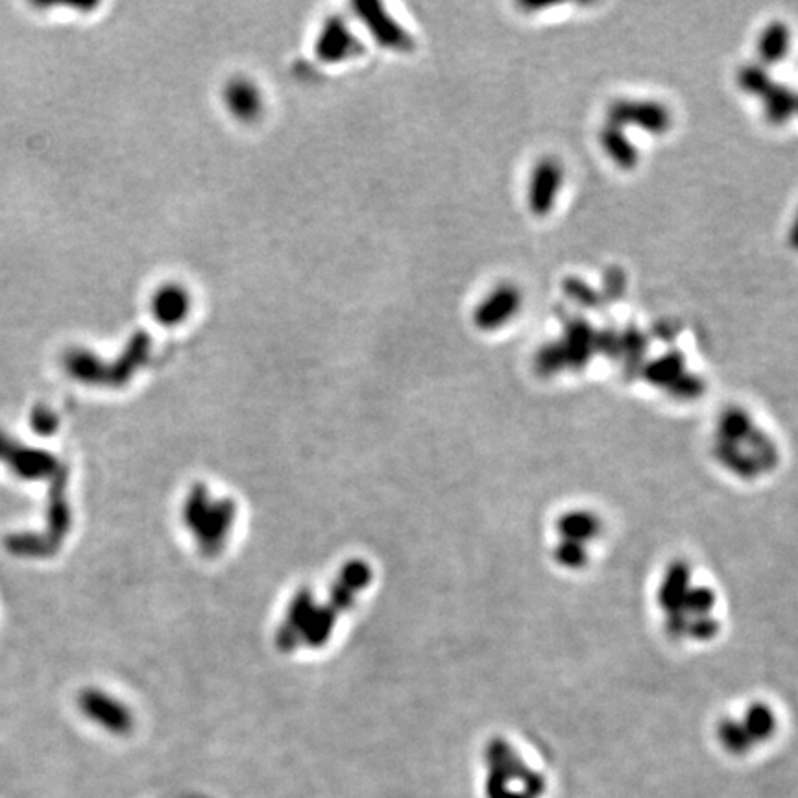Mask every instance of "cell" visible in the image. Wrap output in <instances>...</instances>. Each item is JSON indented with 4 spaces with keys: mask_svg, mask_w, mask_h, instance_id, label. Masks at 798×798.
Returning <instances> with one entry per match:
<instances>
[{
    "mask_svg": "<svg viewBox=\"0 0 798 798\" xmlns=\"http://www.w3.org/2000/svg\"><path fill=\"white\" fill-rule=\"evenodd\" d=\"M762 97L765 100V115L774 124L786 122L795 111H798V95L782 85H774L771 82L763 91Z\"/></svg>",
    "mask_w": 798,
    "mask_h": 798,
    "instance_id": "obj_13",
    "label": "cell"
},
{
    "mask_svg": "<svg viewBox=\"0 0 798 798\" xmlns=\"http://www.w3.org/2000/svg\"><path fill=\"white\" fill-rule=\"evenodd\" d=\"M791 45V34L784 23H773L763 30L758 52L763 63L776 65L784 60Z\"/></svg>",
    "mask_w": 798,
    "mask_h": 798,
    "instance_id": "obj_14",
    "label": "cell"
},
{
    "mask_svg": "<svg viewBox=\"0 0 798 798\" xmlns=\"http://www.w3.org/2000/svg\"><path fill=\"white\" fill-rule=\"evenodd\" d=\"M193 298L180 283L161 287L154 298V315L163 326H180L191 315Z\"/></svg>",
    "mask_w": 798,
    "mask_h": 798,
    "instance_id": "obj_12",
    "label": "cell"
},
{
    "mask_svg": "<svg viewBox=\"0 0 798 798\" xmlns=\"http://www.w3.org/2000/svg\"><path fill=\"white\" fill-rule=\"evenodd\" d=\"M612 540L605 510L579 501L558 508L547 521V557L566 575H586L603 558Z\"/></svg>",
    "mask_w": 798,
    "mask_h": 798,
    "instance_id": "obj_3",
    "label": "cell"
},
{
    "mask_svg": "<svg viewBox=\"0 0 798 798\" xmlns=\"http://www.w3.org/2000/svg\"><path fill=\"white\" fill-rule=\"evenodd\" d=\"M566 363H568V357H566L564 346H558V344L545 346L544 350L540 351L536 357V368L544 375L555 374Z\"/></svg>",
    "mask_w": 798,
    "mask_h": 798,
    "instance_id": "obj_18",
    "label": "cell"
},
{
    "mask_svg": "<svg viewBox=\"0 0 798 798\" xmlns=\"http://www.w3.org/2000/svg\"><path fill=\"white\" fill-rule=\"evenodd\" d=\"M601 143L605 146L606 154L616 161L617 167L621 169H632L638 163V152L632 146L621 128L610 126L601 133Z\"/></svg>",
    "mask_w": 798,
    "mask_h": 798,
    "instance_id": "obj_15",
    "label": "cell"
},
{
    "mask_svg": "<svg viewBox=\"0 0 798 798\" xmlns=\"http://www.w3.org/2000/svg\"><path fill=\"white\" fill-rule=\"evenodd\" d=\"M316 56L324 63H342L363 52V45L342 17H329L324 21L315 41Z\"/></svg>",
    "mask_w": 798,
    "mask_h": 798,
    "instance_id": "obj_7",
    "label": "cell"
},
{
    "mask_svg": "<svg viewBox=\"0 0 798 798\" xmlns=\"http://www.w3.org/2000/svg\"><path fill=\"white\" fill-rule=\"evenodd\" d=\"M562 185V167L557 159H542L531 172L527 198L532 213L538 217L547 215L557 200L558 189Z\"/></svg>",
    "mask_w": 798,
    "mask_h": 798,
    "instance_id": "obj_10",
    "label": "cell"
},
{
    "mask_svg": "<svg viewBox=\"0 0 798 798\" xmlns=\"http://www.w3.org/2000/svg\"><path fill=\"white\" fill-rule=\"evenodd\" d=\"M682 375H684V359L678 353L665 355L662 359L649 364L645 370V377L651 383L665 385V387H669V390H673Z\"/></svg>",
    "mask_w": 798,
    "mask_h": 798,
    "instance_id": "obj_16",
    "label": "cell"
},
{
    "mask_svg": "<svg viewBox=\"0 0 798 798\" xmlns=\"http://www.w3.org/2000/svg\"><path fill=\"white\" fill-rule=\"evenodd\" d=\"M566 292H568L569 298H573L575 302L582 303V305H595L597 303L595 292L588 285H584L581 279H569L568 283H566Z\"/></svg>",
    "mask_w": 798,
    "mask_h": 798,
    "instance_id": "obj_20",
    "label": "cell"
},
{
    "mask_svg": "<svg viewBox=\"0 0 798 798\" xmlns=\"http://www.w3.org/2000/svg\"><path fill=\"white\" fill-rule=\"evenodd\" d=\"M739 84H741V87H743L745 91L762 97L763 91L767 89V85L771 84V80L765 76L762 69H758V67H745V69L739 73Z\"/></svg>",
    "mask_w": 798,
    "mask_h": 798,
    "instance_id": "obj_19",
    "label": "cell"
},
{
    "mask_svg": "<svg viewBox=\"0 0 798 798\" xmlns=\"http://www.w3.org/2000/svg\"><path fill=\"white\" fill-rule=\"evenodd\" d=\"M353 10L381 47L396 52H409L414 47L411 34L399 25L381 2L363 0L353 4Z\"/></svg>",
    "mask_w": 798,
    "mask_h": 798,
    "instance_id": "obj_6",
    "label": "cell"
},
{
    "mask_svg": "<svg viewBox=\"0 0 798 798\" xmlns=\"http://www.w3.org/2000/svg\"><path fill=\"white\" fill-rule=\"evenodd\" d=\"M521 294L514 285H499L490 294L484 296L483 302L477 305L473 313L475 326L483 331H496L508 324L520 311Z\"/></svg>",
    "mask_w": 798,
    "mask_h": 798,
    "instance_id": "obj_8",
    "label": "cell"
},
{
    "mask_svg": "<svg viewBox=\"0 0 798 798\" xmlns=\"http://www.w3.org/2000/svg\"><path fill=\"white\" fill-rule=\"evenodd\" d=\"M592 344V331L586 324L579 322V324L569 327L568 344L564 346L569 363L577 364V366L586 363L590 357V351H592Z\"/></svg>",
    "mask_w": 798,
    "mask_h": 798,
    "instance_id": "obj_17",
    "label": "cell"
},
{
    "mask_svg": "<svg viewBox=\"0 0 798 798\" xmlns=\"http://www.w3.org/2000/svg\"><path fill=\"white\" fill-rule=\"evenodd\" d=\"M224 104L235 121L252 124L265 113V95L248 76H235L224 85Z\"/></svg>",
    "mask_w": 798,
    "mask_h": 798,
    "instance_id": "obj_9",
    "label": "cell"
},
{
    "mask_svg": "<svg viewBox=\"0 0 798 798\" xmlns=\"http://www.w3.org/2000/svg\"><path fill=\"white\" fill-rule=\"evenodd\" d=\"M654 621L665 640L695 651L725 634L726 597L712 571L686 555L667 558L651 584Z\"/></svg>",
    "mask_w": 798,
    "mask_h": 798,
    "instance_id": "obj_1",
    "label": "cell"
},
{
    "mask_svg": "<svg viewBox=\"0 0 798 798\" xmlns=\"http://www.w3.org/2000/svg\"><path fill=\"white\" fill-rule=\"evenodd\" d=\"M782 728V714L767 697H747L726 708L715 721V741L730 756L750 752L773 741Z\"/></svg>",
    "mask_w": 798,
    "mask_h": 798,
    "instance_id": "obj_4",
    "label": "cell"
},
{
    "mask_svg": "<svg viewBox=\"0 0 798 798\" xmlns=\"http://www.w3.org/2000/svg\"><path fill=\"white\" fill-rule=\"evenodd\" d=\"M710 460L732 483L760 486L782 470L784 453L773 433L749 411L730 407L715 425Z\"/></svg>",
    "mask_w": 798,
    "mask_h": 798,
    "instance_id": "obj_2",
    "label": "cell"
},
{
    "mask_svg": "<svg viewBox=\"0 0 798 798\" xmlns=\"http://www.w3.org/2000/svg\"><path fill=\"white\" fill-rule=\"evenodd\" d=\"M486 798H542L547 778L521 750L497 741L486 756Z\"/></svg>",
    "mask_w": 798,
    "mask_h": 798,
    "instance_id": "obj_5",
    "label": "cell"
},
{
    "mask_svg": "<svg viewBox=\"0 0 798 798\" xmlns=\"http://www.w3.org/2000/svg\"><path fill=\"white\" fill-rule=\"evenodd\" d=\"M789 237H791V244H793L795 248H798V213L795 222H793V228H791V235H789Z\"/></svg>",
    "mask_w": 798,
    "mask_h": 798,
    "instance_id": "obj_21",
    "label": "cell"
},
{
    "mask_svg": "<svg viewBox=\"0 0 798 798\" xmlns=\"http://www.w3.org/2000/svg\"><path fill=\"white\" fill-rule=\"evenodd\" d=\"M614 126L634 124L653 133H664L671 126V115L667 108L658 102H616L610 108Z\"/></svg>",
    "mask_w": 798,
    "mask_h": 798,
    "instance_id": "obj_11",
    "label": "cell"
}]
</instances>
